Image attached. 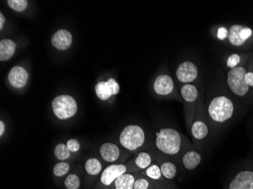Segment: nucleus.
Wrapping results in <instances>:
<instances>
[{"label":"nucleus","instance_id":"22","mask_svg":"<svg viewBox=\"0 0 253 189\" xmlns=\"http://www.w3.org/2000/svg\"><path fill=\"white\" fill-rule=\"evenodd\" d=\"M145 176L154 181L163 182L166 180L161 170L160 166L156 163H153L145 170Z\"/></svg>","mask_w":253,"mask_h":189},{"label":"nucleus","instance_id":"10","mask_svg":"<svg viewBox=\"0 0 253 189\" xmlns=\"http://www.w3.org/2000/svg\"><path fill=\"white\" fill-rule=\"evenodd\" d=\"M227 189H253V171L244 170L237 173Z\"/></svg>","mask_w":253,"mask_h":189},{"label":"nucleus","instance_id":"32","mask_svg":"<svg viewBox=\"0 0 253 189\" xmlns=\"http://www.w3.org/2000/svg\"><path fill=\"white\" fill-rule=\"evenodd\" d=\"M246 82L249 86H253V73L248 72L245 76Z\"/></svg>","mask_w":253,"mask_h":189},{"label":"nucleus","instance_id":"21","mask_svg":"<svg viewBox=\"0 0 253 189\" xmlns=\"http://www.w3.org/2000/svg\"><path fill=\"white\" fill-rule=\"evenodd\" d=\"M152 162H153V159H152L151 155L146 151L140 152L134 160L136 168L141 170H145L149 166H151L153 164Z\"/></svg>","mask_w":253,"mask_h":189},{"label":"nucleus","instance_id":"2","mask_svg":"<svg viewBox=\"0 0 253 189\" xmlns=\"http://www.w3.org/2000/svg\"><path fill=\"white\" fill-rule=\"evenodd\" d=\"M234 106L232 101L224 96H217L210 102L208 114L210 120L215 123H224L234 114Z\"/></svg>","mask_w":253,"mask_h":189},{"label":"nucleus","instance_id":"3","mask_svg":"<svg viewBox=\"0 0 253 189\" xmlns=\"http://www.w3.org/2000/svg\"><path fill=\"white\" fill-rule=\"evenodd\" d=\"M146 135L143 128L138 125L125 126L119 136L121 145L126 150L134 151L144 145Z\"/></svg>","mask_w":253,"mask_h":189},{"label":"nucleus","instance_id":"13","mask_svg":"<svg viewBox=\"0 0 253 189\" xmlns=\"http://www.w3.org/2000/svg\"><path fill=\"white\" fill-rule=\"evenodd\" d=\"M52 44L55 48L59 50H67L70 48L72 44V35L67 30L62 29L56 31L52 35Z\"/></svg>","mask_w":253,"mask_h":189},{"label":"nucleus","instance_id":"1","mask_svg":"<svg viewBox=\"0 0 253 189\" xmlns=\"http://www.w3.org/2000/svg\"><path fill=\"white\" fill-rule=\"evenodd\" d=\"M156 146L161 152L167 155H177L181 151L183 139L175 129L165 128L156 134Z\"/></svg>","mask_w":253,"mask_h":189},{"label":"nucleus","instance_id":"33","mask_svg":"<svg viewBox=\"0 0 253 189\" xmlns=\"http://www.w3.org/2000/svg\"><path fill=\"white\" fill-rule=\"evenodd\" d=\"M5 22V18L4 15H2V12L0 13V30H2L3 28L4 24Z\"/></svg>","mask_w":253,"mask_h":189},{"label":"nucleus","instance_id":"25","mask_svg":"<svg viewBox=\"0 0 253 189\" xmlns=\"http://www.w3.org/2000/svg\"><path fill=\"white\" fill-rule=\"evenodd\" d=\"M54 154L58 160H64L69 158L71 156V151L68 150L67 146L63 143L57 145L54 150Z\"/></svg>","mask_w":253,"mask_h":189},{"label":"nucleus","instance_id":"19","mask_svg":"<svg viewBox=\"0 0 253 189\" xmlns=\"http://www.w3.org/2000/svg\"><path fill=\"white\" fill-rule=\"evenodd\" d=\"M136 176L131 173H125L116 179L114 183L115 189H134Z\"/></svg>","mask_w":253,"mask_h":189},{"label":"nucleus","instance_id":"14","mask_svg":"<svg viewBox=\"0 0 253 189\" xmlns=\"http://www.w3.org/2000/svg\"><path fill=\"white\" fill-rule=\"evenodd\" d=\"M174 81L169 75H160L154 82L155 92L159 96H168L174 89Z\"/></svg>","mask_w":253,"mask_h":189},{"label":"nucleus","instance_id":"16","mask_svg":"<svg viewBox=\"0 0 253 189\" xmlns=\"http://www.w3.org/2000/svg\"><path fill=\"white\" fill-rule=\"evenodd\" d=\"M202 162V156L197 151L188 150L183 153L182 157V164L189 171L195 170L200 166Z\"/></svg>","mask_w":253,"mask_h":189},{"label":"nucleus","instance_id":"17","mask_svg":"<svg viewBox=\"0 0 253 189\" xmlns=\"http://www.w3.org/2000/svg\"><path fill=\"white\" fill-rule=\"evenodd\" d=\"M150 180L146 176H137L134 183V189H170L169 186Z\"/></svg>","mask_w":253,"mask_h":189},{"label":"nucleus","instance_id":"27","mask_svg":"<svg viewBox=\"0 0 253 189\" xmlns=\"http://www.w3.org/2000/svg\"><path fill=\"white\" fill-rule=\"evenodd\" d=\"M7 2H8V6L17 12L25 11L28 4L27 0H8Z\"/></svg>","mask_w":253,"mask_h":189},{"label":"nucleus","instance_id":"34","mask_svg":"<svg viewBox=\"0 0 253 189\" xmlns=\"http://www.w3.org/2000/svg\"><path fill=\"white\" fill-rule=\"evenodd\" d=\"M5 123H3V121H0V136L2 137L3 136L4 132H5Z\"/></svg>","mask_w":253,"mask_h":189},{"label":"nucleus","instance_id":"29","mask_svg":"<svg viewBox=\"0 0 253 189\" xmlns=\"http://www.w3.org/2000/svg\"><path fill=\"white\" fill-rule=\"evenodd\" d=\"M240 60H241V58H240V55H237V54H233L227 59V66L233 69V68H236L238 65Z\"/></svg>","mask_w":253,"mask_h":189},{"label":"nucleus","instance_id":"11","mask_svg":"<svg viewBox=\"0 0 253 189\" xmlns=\"http://www.w3.org/2000/svg\"><path fill=\"white\" fill-rule=\"evenodd\" d=\"M8 78L11 86L20 89L27 84L29 75L25 68L21 66H15L10 70Z\"/></svg>","mask_w":253,"mask_h":189},{"label":"nucleus","instance_id":"20","mask_svg":"<svg viewBox=\"0 0 253 189\" xmlns=\"http://www.w3.org/2000/svg\"><path fill=\"white\" fill-rule=\"evenodd\" d=\"M16 45L11 39H2L0 42V61L5 62L13 56Z\"/></svg>","mask_w":253,"mask_h":189},{"label":"nucleus","instance_id":"26","mask_svg":"<svg viewBox=\"0 0 253 189\" xmlns=\"http://www.w3.org/2000/svg\"><path fill=\"white\" fill-rule=\"evenodd\" d=\"M81 186L79 177L75 174L67 176L65 180V186L67 189H78Z\"/></svg>","mask_w":253,"mask_h":189},{"label":"nucleus","instance_id":"18","mask_svg":"<svg viewBox=\"0 0 253 189\" xmlns=\"http://www.w3.org/2000/svg\"><path fill=\"white\" fill-rule=\"evenodd\" d=\"M180 94L183 100L185 101L186 103L188 105H193V108L196 109L195 102H197L199 97L198 89L194 85L185 84L180 89Z\"/></svg>","mask_w":253,"mask_h":189},{"label":"nucleus","instance_id":"8","mask_svg":"<svg viewBox=\"0 0 253 189\" xmlns=\"http://www.w3.org/2000/svg\"><path fill=\"white\" fill-rule=\"evenodd\" d=\"M176 75L180 82L188 84L197 79L198 76V68L192 62H184L179 65Z\"/></svg>","mask_w":253,"mask_h":189},{"label":"nucleus","instance_id":"23","mask_svg":"<svg viewBox=\"0 0 253 189\" xmlns=\"http://www.w3.org/2000/svg\"><path fill=\"white\" fill-rule=\"evenodd\" d=\"M160 168L166 180H174L177 176V166L172 162H164V163L161 164Z\"/></svg>","mask_w":253,"mask_h":189},{"label":"nucleus","instance_id":"31","mask_svg":"<svg viewBox=\"0 0 253 189\" xmlns=\"http://www.w3.org/2000/svg\"><path fill=\"white\" fill-rule=\"evenodd\" d=\"M228 37V30L224 27H221L217 30V38L223 40Z\"/></svg>","mask_w":253,"mask_h":189},{"label":"nucleus","instance_id":"24","mask_svg":"<svg viewBox=\"0 0 253 189\" xmlns=\"http://www.w3.org/2000/svg\"><path fill=\"white\" fill-rule=\"evenodd\" d=\"M102 163L98 159L89 158L85 163V170L90 176H96L102 171Z\"/></svg>","mask_w":253,"mask_h":189},{"label":"nucleus","instance_id":"9","mask_svg":"<svg viewBox=\"0 0 253 189\" xmlns=\"http://www.w3.org/2000/svg\"><path fill=\"white\" fill-rule=\"evenodd\" d=\"M253 34L250 28H246L242 25H233L228 31L229 41L235 46L242 45Z\"/></svg>","mask_w":253,"mask_h":189},{"label":"nucleus","instance_id":"4","mask_svg":"<svg viewBox=\"0 0 253 189\" xmlns=\"http://www.w3.org/2000/svg\"><path fill=\"white\" fill-rule=\"evenodd\" d=\"M52 109L54 114L59 120H68L76 114L78 104L72 96L61 95L52 101Z\"/></svg>","mask_w":253,"mask_h":189},{"label":"nucleus","instance_id":"6","mask_svg":"<svg viewBox=\"0 0 253 189\" xmlns=\"http://www.w3.org/2000/svg\"><path fill=\"white\" fill-rule=\"evenodd\" d=\"M95 92L99 99L106 101L112 96H116L120 92V86L116 79L110 78L106 82L100 81L98 82L95 87Z\"/></svg>","mask_w":253,"mask_h":189},{"label":"nucleus","instance_id":"5","mask_svg":"<svg viewBox=\"0 0 253 189\" xmlns=\"http://www.w3.org/2000/svg\"><path fill=\"white\" fill-rule=\"evenodd\" d=\"M246 75L247 72L243 67H236L227 74V85L229 89L237 96H245L250 89V86L246 82Z\"/></svg>","mask_w":253,"mask_h":189},{"label":"nucleus","instance_id":"30","mask_svg":"<svg viewBox=\"0 0 253 189\" xmlns=\"http://www.w3.org/2000/svg\"><path fill=\"white\" fill-rule=\"evenodd\" d=\"M67 148L71 152H78L81 149V145L77 139H72L67 142Z\"/></svg>","mask_w":253,"mask_h":189},{"label":"nucleus","instance_id":"7","mask_svg":"<svg viewBox=\"0 0 253 189\" xmlns=\"http://www.w3.org/2000/svg\"><path fill=\"white\" fill-rule=\"evenodd\" d=\"M128 168L125 164H111L108 166L100 176V181L105 186H110L116 179L124 173H127Z\"/></svg>","mask_w":253,"mask_h":189},{"label":"nucleus","instance_id":"15","mask_svg":"<svg viewBox=\"0 0 253 189\" xmlns=\"http://www.w3.org/2000/svg\"><path fill=\"white\" fill-rule=\"evenodd\" d=\"M101 157L105 161L113 163L120 157L121 151L117 145L112 143H106L99 149Z\"/></svg>","mask_w":253,"mask_h":189},{"label":"nucleus","instance_id":"28","mask_svg":"<svg viewBox=\"0 0 253 189\" xmlns=\"http://www.w3.org/2000/svg\"><path fill=\"white\" fill-rule=\"evenodd\" d=\"M69 169H70V166L68 163L64 161L59 162L54 167L53 173L57 177H62L68 173Z\"/></svg>","mask_w":253,"mask_h":189},{"label":"nucleus","instance_id":"12","mask_svg":"<svg viewBox=\"0 0 253 189\" xmlns=\"http://www.w3.org/2000/svg\"><path fill=\"white\" fill-rule=\"evenodd\" d=\"M190 133L193 139L197 141L203 140L208 136V125L204 120L202 119L198 112H196L194 120L190 127Z\"/></svg>","mask_w":253,"mask_h":189}]
</instances>
